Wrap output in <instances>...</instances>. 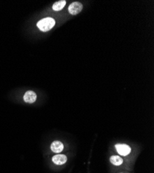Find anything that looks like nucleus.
<instances>
[{
    "mask_svg": "<svg viewBox=\"0 0 154 173\" xmlns=\"http://www.w3.org/2000/svg\"><path fill=\"white\" fill-rule=\"evenodd\" d=\"M115 148L117 150L118 152L120 155L122 156L128 155L131 152V148L126 144H120V143H119V144L115 145Z\"/></svg>",
    "mask_w": 154,
    "mask_h": 173,
    "instance_id": "obj_3",
    "label": "nucleus"
},
{
    "mask_svg": "<svg viewBox=\"0 0 154 173\" xmlns=\"http://www.w3.org/2000/svg\"><path fill=\"white\" fill-rule=\"evenodd\" d=\"M52 160L56 165H62L66 162L67 157L64 155H57L53 156Z\"/></svg>",
    "mask_w": 154,
    "mask_h": 173,
    "instance_id": "obj_6",
    "label": "nucleus"
},
{
    "mask_svg": "<svg viewBox=\"0 0 154 173\" xmlns=\"http://www.w3.org/2000/svg\"><path fill=\"white\" fill-rule=\"evenodd\" d=\"M55 21L54 19L51 17L44 18L39 20L37 24V26L39 29V30L42 31H48L51 30L53 27L55 26Z\"/></svg>",
    "mask_w": 154,
    "mask_h": 173,
    "instance_id": "obj_1",
    "label": "nucleus"
},
{
    "mask_svg": "<svg viewBox=\"0 0 154 173\" xmlns=\"http://www.w3.org/2000/svg\"><path fill=\"white\" fill-rule=\"evenodd\" d=\"M51 149L55 153H59L64 149L63 143L59 140H55L51 145Z\"/></svg>",
    "mask_w": 154,
    "mask_h": 173,
    "instance_id": "obj_5",
    "label": "nucleus"
},
{
    "mask_svg": "<svg viewBox=\"0 0 154 173\" xmlns=\"http://www.w3.org/2000/svg\"><path fill=\"white\" fill-rule=\"evenodd\" d=\"M110 161L115 166H120L123 163V159L118 156H112L110 158Z\"/></svg>",
    "mask_w": 154,
    "mask_h": 173,
    "instance_id": "obj_8",
    "label": "nucleus"
},
{
    "mask_svg": "<svg viewBox=\"0 0 154 173\" xmlns=\"http://www.w3.org/2000/svg\"><path fill=\"white\" fill-rule=\"evenodd\" d=\"M83 9L82 4L80 2H75L72 3L69 6V12L71 13V15H77L78 13H80Z\"/></svg>",
    "mask_w": 154,
    "mask_h": 173,
    "instance_id": "obj_2",
    "label": "nucleus"
},
{
    "mask_svg": "<svg viewBox=\"0 0 154 173\" xmlns=\"http://www.w3.org/2000/svg\"><path fill=\"white\" fill-rule=\"evenodd\" d=\"M37 95L33 91H26L24 96V100L26 102L28 103H33L36 101Z\"/></svg>",
    "mask_w": 154,
    "mask_h": 173,
    "instance_id": "obj_4",
    "label": "nucleus"
},
{
    "mask_svg": "<svg viewBox=\"0 0 154 173\" xmlns=\"http://www.w3.org/2000/svg\"><path fill=\"white\" fill-rule=\"evenodd\" d=\"M66 1L65 0H62V1H59L55 2V4L53 5V9L55 11H59V10H61L66 5Z\"/></svg>",
    "mask_w": 154,
    "mask_h": 173,
    "instance_id": "obj_7",
    "label": "nucleus"
}]
</instances>
